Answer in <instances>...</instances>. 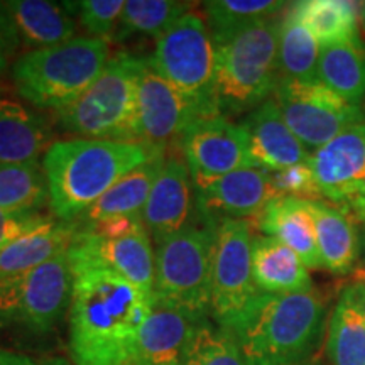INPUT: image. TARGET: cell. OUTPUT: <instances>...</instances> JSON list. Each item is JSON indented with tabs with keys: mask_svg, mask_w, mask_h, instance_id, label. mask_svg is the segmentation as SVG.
I'll return each instance as SVG.
<instances>
[{
	"mask_svg": "<svg viewBox=\"0 0 365 365\" xmlns=\"http://www.w3.org/2000/svg\"><path fill=\"white\" fill-rule=\"evenodd\" d=\"M73 272L70 354L75 365H134L153 296L102 264L68 252Z\"/></svg>",
	"mask_w": 365,
	"mask_h": 365,
	"instance_id": "cell-1",
	"label": "cell"
},
{
	"mask_svg": "<svg viewBox=\"0 0 365 365\" xmlns=\"http://www.w3.org/2000/svg\"><path fill=\"white\" fill-rule=\"evenodd\" d=\"M154 153L143 144L105 139L58 140L44 153L49 207L63 222H75L125 175Z\"/></svg>",
	"mask_w": 365,
	"mask_h": 365,
	"instance_id": "cell-2",
	"label": "cell"
},
{
	"mask_svg": "<svg viewBox=\"0 0 365 365\" xmlns=\"http://www.w3.org/2000/svg\"><path fill=\"white\" fill-rule=\"evenodd\" d=\"M328 299L303 293H261L234 336L252 365H299L317 352L328 325Z\"/></svg>",
	"mask_w": 365,
	"mask_h": 365,
	"instance_id": "cell-3",
	"label": "cell"
},
{
	"mask_svg": "<svg viewBox=\"0 0 365 365\" xmlns=\"http://www.w3.org/2000/svg\"><path fill=\"white\" fill-rule=\"evenodd\" d=\"M110 58L107 39L81 36L21 54L12 65V81L21 98L58 112L95 83Z\"/></svg>",
	"mask_w": 365,
	"mask_h": 365,
	"instance_id": "cell-4",
	"label": "cell"
},
{
	"mask_svg": "<svg viewBox=\"0 0 365 365\" xmlns=\"http://www.w3.org/2000/svg\"><path fill=\"white\" fill-rule=\"evenodd\" d=\"M279 22L252 24L217 44L215 98L223 117L252 112L279 83Z\"/></svg>",
	"mask_w": 365,
	"mask_h": 365,
	"instance_id": "cell-5",
	"label": "cell"
},
{
	"mask_svg": "<svg viewBox=\"0 0 365 365\" xmlns=\"http://www.w3.org/2000/svg\"><path fill=\"white\" fill-rule=\"evenodd\" d=\"M144 58L118 51L75 102L56 112L59 127L83 139L135 143L137 85Z\"/></svg>",
	"mask_w": 365,
	"mask_h": 365,
	"instance_id": "cell-6",
	"label": "cell"
},
{
	"mask_svg": "<svg viewBox=\"0 0 365 365\" xmlns=\"http://www.w3.org/2000/svg\"><path fill=\"white\" fill-rule=\"evenodd\" d=\"M217 225L200 220L158 242L153 301L196 318L212 317V262Z\"/></svg>",
	"mask_w": 365,
	"mask_h": 365,
	"instance_id": "cell-7",
	"label": "cell"
},
{
	"mask_svg": "<svg viewBox=\"0 0 365 365\" xmlns=\"http://www.w3.org/2000/svg\"><path fill=\"white\" fill-rule=\"evenodd\" d=\"M148 61L208 117L222 115L215 98L217 46L203 17L185 14L156 39Z\"/></svg>",
	"mask_w": 365,
	"mask_h": 365,
	"instance_id": "cell-8",
	"label": "cell"
},
{
	"mask_svg": "<svg viewBox=\"0 0 365 365\" xmlns=\"http://www.w3.org/2000/svg\"><path fill=\"white\" fill-rule=\"evenodd\" d=\"M73 272L68 252H63L0 281V327H21L36 335L49 333L71 304Z\"/></svg>",
	"mask_w": 365,
	"mask_h": 365,
	"instance_id": "cell-9",
	"label": "cell"
},
{
	"mask_svg": "<svg viewBox=\"0 0 365 365\" xmlns=\"http://www.w3.org/2000/svg\"><path fill=\"white\" fill-rule=\"evenodd\" d=\"M254 234L247 220L217 225L212 262V318L234 331L261 296L252 271Z\"/></svg>",
	"mask_w": 365,
	"mask_h": 365,
	"instance_id": "cell-10",
	"label": "cell"
},
{
	"mask_svg": "<svg viewBox=\"0 0 365 365\" xmlns=\"http://www.w3.org/2000/svg\"><path fill=\"white\" fill-rule=\"evenodd\" d=\"M282 118L308 150L330 143L349 127L365 122V112L328 90L319 80L279 78L274 90Z\"/></svg>",
	"mask_w": 365,
	"mask_h": 365,
	"instance_id": "cell-11",
	"label": "cell"
},
{
	"mask_svg": "<svg viewBox=\"0 0 365 365\" xmlns=\"http://www.w3.org/2000/svg\"><path fill=\"white\" fill-rule=\"evenodd\" d=\"M190 170L195 191L242 168L255 166L247 132L223 115L193 122L178 143Z\"/></svg>",
	"mask_w": 365,
	"mask_h": 365,
	"instance_id": "cell-12",
	"label": "cell"
},
{
	"mask_svg": "<svg viewBox=\"0 0 365 365\" xmlns=\"http://www.w3.org/2000/svg\"><path fill=\"white\" fill-rule=\"evenodd\" d=\"M208 117L193 100L164 80L144 58L137 85V137L153 150L178 144L198 118Z\"/></svg>",
	"mask_w": 365,
	"mask_h": 365,
	"instance_id": "cell-13",
	"label": "cell"
},
{
	"mask_svg": "<svg viewBox=\"0 0 365 365\" xmlns=\"http://www.w3.org/2000/svg\"><path fill=\"white\" fill-rule=\"evenodd\" d=\"M308 164L322 198L336 207H350L365 181V122L313 150Z\"/></svg>",
	"mask_w": 365,
	"mask_h": 365,
	"instance_id": "cell-14",
	"label": "cell"
},
{
	"mask_svg": "<svg viewBox=\"0 0 365 365\" xmlns=\"http://www.w3.org/2000/svg\"><path fill=\"white\" fill-rule=\"evenodd\" d=\"M271 202L274 195L269 171L257 166L242 168L195 191V212L210 225L223 220H257Z\"/></svg>",
	"mask_w": 365,
	"mask_h": 365,
	"instance_id": "cell-15",
	"label": "cell"
},
{
	"mask_svg": "<svg viewBox=\"0 0 365 365\" xmlns=\"http://www.w3.org/2000/svg\"><path fill=\"white\" fill-rule=\"evenodd\" d=\"M68 252L102 264L153 296L156 255L148 228L118 237L78 228Z\"/></svg>",
	"mask_w": 365,
	"mask_h": 365,
	"instance_id": "cell-16",
	"label": "cell"
},
{
	"mask_svg": "<svg viewBox=\"0 0 365 365\" xmlns=\"http://www.w3.org/2000/svg\"><path fill=\"white\" fill-rule=\"evenodd\" d=\"M193 212L195 188L185 158L166 153L163 170L143 210L150 239L158 244L188 227Z\"/></svg>",
	"mask_w": 365,
	"mask_h": 365,
	"instance_id": "cell-17",
	"label": "cell"
},
{
	"mask_svg": "<svg viewBox=\"0 0 365 365\" xmlns=\"http://www.w3.org/2000/svg\"><path fill=\"white\" fill-rule=\"evenodd\" d=\"M240 125L247 132L250 156L257 168L279 171L309 161L312 153L291 132L272 98L249 112Z\"/></svg>",
	"mask_w": 365,
	"mask_h": 365,
	"instance_id": "cell-18",
	"label": "cell"
},
{
	"mask_svg": "<svg viewBox=\"0 0 365 365\" xmlns=\"http://www.w3.org/2000/svg\"><path fill=\"white\" fill-rule=\"evenodd\" d=\"M203 319L182 309L153 301V308L140 330L134 365L181 364L191 336Z\"/></svg>",
	"mask_w": 365,
	"mask_h": 365,
	"instance_id": "cell-19",
	"label": "cell"
},
{
	"mask_svg": "<svg viewBox=\"0 0 365 365\" xmlns=\"http://www.w3.org/2000/svg\"><path fill=\"white\" fill-rule=\"evenodd\" d=\"M4 6L21 41L31 48H53L75 38L78 2L11 0Z\"/></svg>",
	"mask_w": 365,
	"mask_h": 365,
	"instance_id": "cell-20",
	"label": "cell"
},
{
	"mask_svg": "<svg viewBox=\"0 0 365 365\" xmlns=\"http://www.w3.org/2000/svg\"><path fill=\"white\" fill-rule=\"evenodd\" d=\"M255 222L264 235L272 237L289 247L308 269L323 271L317 227L307 200H274Z\"/></svg>",
	"mask_w": 365,
	"mask_h": 365,
	"instance_id": "cell-21",
	"label": "cell"
},
{
	"mask_svg": "<svg viewBox=\"0 0 365 365\" xmlns=\"http://www.w3.org/2000/svg\"><path fill=\"white\" fill-rule=\"evenodd\" d=\"M78 225L58 218H46L43 223L26 232L0 249V281L19 276L22 272L51 261L56 255L68 252Z\"/></svg>",
	"mask_w": 365,
	"mask_h": 365,
	"instance_id": "cell-22",
	"label": "cell"
},
{
	"mask_svg": "<svg viewBox=\"0 0 365 365\" xmlns=\"http://www.w3.org/2000/svg\"><path fill=\"white\" fill-rule=\"evenodd\" d=\"M317 227V240L323 271L335 276L352 274L360 252L359 223L345 208L328 202H309Z\"/></svg>",
	"mask_w": 365,
	"mask_h": 365,
	"instance_id": "cell-23",
	"label": "cell"
},
{
	"mask_svg": "<svg viewBox=\"0 0 365 365\" xmlns=\"http://www.w3.org/2000/svg\"><path fill=\"white\" fill-rule=\"evenodd\" d=\"M51 125L24 103L0 97V164L39 161L49 149Z\"/></svg>",
	"mask_w": 365,
	"mask_h": 365,
	"instance_id": "cell-24",
	"label": "cell"
},
{
	"mask_svg": "<svg viewBox=\"0 0 365 365\" xmlns=\"http://www.w3.org/2000/svg\"><path fill=\"white\" fill-rule=\"evenodd\" d=\"M252 271L261 293L289 294L313 289L308 267L293 250L272 237H254Z\"/></svg>",
	"mask_w": 365,
	"mask_h": 365,
	"instance_id": "cell-25",
	"label": "cell"
},
{
	"mask_svg": "<svg viewBox=\"0 0 365 365\" xmlns=\"http://www.w3.org/2000/svg\"><path fill=\"white\" fill-rule=\"evenodd\" d=\"M166 153L168 150L154 153L144 164L137 166L117 185H113L93 207H90L78 220H75L78 228L90 227L107 218L143 213L150 190L163 170Z\"/></svg>",
	"mask_w": 365,
	"mask_h": 365,
	"instance_id": "cell-26",
	"label": "cell"
},
{
	"mask_svg": "<svg viewBox=\"0 0 365 365\" xmlns=\"http://www.w3.org/2000/svg\"><path fill=\"white\" fill-rule=\"evenodd\" d=\"M318 80L345 102L365 98V44L360 38L319 46Z\"/></svg>",
	"mask_w": 365,
	"mask_h": 365,
	"instance_id": "cell-27",
	"label": "cell"
},
{
	"mask_svg": "<svg viewBox=\"0 0 365 365\" xmlns=\"http://www.w3.org/2000/svg\"><path fill=\"white\" fill-rule=\"evenodd\" d=\"M296 19L312 33L319 46L360 38V4L349 0H303L289 4Z\"/></svg>",
	"mask_w": 365,
	"mask_h": 365,
	"instance_id": "cell-28",
	"label": "cell"
},
{
	"mask_svg": "<svg viewBox=\"0 0 365 365\" xmlns=\"http://www.w3.org/2000/svg\"><path fill=\"white\" fill-rule=\"evenodd\" d=\"M325 352L330 365H365V318L345 287L328 317Z\"/></svg>",
	"mask_w": 365,
	"mask_h": 365,
	"instance_id": "cell-29",
	"label": "cell"
},
{
	"mask_svg": "<svg viewBox=\"0 0 365 365\" xmlns=\"http://www.w3.org/2000/svg\"><path fill=\"white\" fill-rule=\"evenodd\" d=\"M48 205L49 186L43 164H0V208L11 213H41Z\"/></svg>",
	"mask_w": 365,
	"mask_h": 365,
	"instance_id": "cell-30",
	"label": "cell"
},
{
	"mask_svg": "<svg viewBox=\"0 0 365 365\" xmlns=\"http://www.w3.org/2000/svg\"><path fill=\"white\" fill-rule=\"evenodd\" d=\"M279 75L284 80H318L319 43L287 7L279 22Z\"/></svg>",
	"mask_w": 365,
	"mask_h": 365,
	"instance_id": "cell-31",
	"label": "cell"
},
{
	"mask_svg": "<svg viewBox=\"0 0 365 365\" xmlns=\"http://www.w3.org/2000/svg\"><path fill=\"white\" fill-rule=\"evenodd\" d=\"M286 6L277 0H212L203 4L205 22L217 46L245 27L274 19Z\"/></svg>",
	"mask_w": 365,
	"mask_h": 365,
	"instance_id": "cell-32",
	"label": "cell"
},
{
	"mask_svg": "<svg viewBox=\"0 0 365 365\" xmlns=\"http://www.w3.org/2000/svg\"><path fill=\"white\" fill-rule=\"evenodd\" d=\"M188 12V4L175 0H129L110 41L122 43L132 36L159 39Z\"/></svg>",
	"mask_w": 365,
	"mask_h": 365,
	"instance_id": "cell-33",
	"label": "cell"
},
{
	"mask_svg": "<svg viewBox=\"0 0 365 365\" xmlns=\"http://www.w3.org/2000/svg\"><path fill=\"white\" fill-rule=\"evenodd\" d=\"M181 365H252L234 333L203 319L191 336Z\"/></svg>",
	"mask_w": 365,
	"mask_h": 365,
	"instance_id": "cell-34",
	"label": "cell"
},
{
	"mask_svg": "<svg viewBox=\"0 0 365 365\" xmlns=\"http://www.w3.org/2000/svg\"><path fill=\"white\" fill-rule=\"evenodd\" d=\"M274 200L296 198L307 202H322V195L314 182L313 171L308 163L296 164L279 171H269Z\"/></svg>",
	"mask_w": 365,
	"mask_h": 365,
	"instance_id": "cell-35",
	"label": "cell"
},
{
	"mask_svg": "<svg viewBox=\"0 0 365 365\" xmlns=\"http://www.w3.org/2000/svg\"><path fill=\"white\" fill-rule=\"evenodd\" d=\"M124 6V0H83L78 2V21L90 38L110 43Z\"/></svg>",
	"mask_w": 365,
	"mask_h": 365,
	"instance_id": "cell-36",
	"label": "cell"
},
{
	"mask_svg": "<svg viewBox=\"0 0 365 365\" xmlns=\"http://www.w3.org/2000/svg\"><path fill=\"white\" fill-rule=\"evenodd\" d=\"M49 218L44 213H11L0 208V249Z\"/></svg>",
	"mask_w": 365,
	"mask_h": 365,
	"instance_id": "cell-37",
	"label": "cell"
},
{
	"mask_svg": "<svg viewBox=\"0 0 365 365\" xmlns=\"http://www.w3.org/2000/svg\"><path fill=\"white\" fill-rule=\"evenodd\" d=\"M21 43L19 33H17L6 6L4 2H0V76L7 71Z\"/></svg>",
	"mask_w": 365,
	"mask_h": 365,
	"instance_id": "cell-38",
	"label": "cell"
},
{
	"mask_svg": "<svg viewBox=\"0 0 365 365\" xmlns=\"http://www.w3.org/2000/svg\"><path fill=\"white\" fill-rule=\"evenodd\" d=\"M0 365H71L63 357H33L12 350L0 349Z\"/></svg>",
	"mask_w": 365,
	"mask_h": 365,
	"instance_id": "cell-39",
	"label": "cell"
},
{
	"mask_svg": "<svg viewBox=\"0 0 365 365\" xmlns=\"http://www.w3.org/2000/svg\"><path fill=\"white\" fill-rule=\"evenodd\" d=\"M346 293L350 294V298L355 303V307L359 308V312L364 314L365 318V281H355L354 284L345 287Z\"/></svg>",
	"mask_w": 365,
	"mask_h": 365,
	"instance_id": "cell-40",
	"label": "cell"
},
{
	"mask_svg": "<svg viewBox=\"0 0 365 365\" xmlns=\"http://www.w3.org/2000/svg\"><path fill=\"white\" fill-rule=\"evenodd\" d=\"M359 234H360V252H359V262L354 271V276H355V281H365V222H359Z\"/></svg>",
	"mask_w": 365,
	"mask_h": 365,
	"instance_id": "cell-41",
	"label": "cell"
},
{
	"mask_svg": "<svg viewBox=\"0 0 365 365\" xmlns=\"http://www.w3.org/2000/svg\"><path fill=\"white\" fill-rule=\"evenodd\" d=\"M345 210L355 218V220H357V223L365 222V181H364L362 190H360L359 196L355 198V202L350 205V207H346Z\"/></svg>",
	"mask_w": 365,
	"mask_h": 365,
	"instance_id": "cell-42",
	"label": "cell"
},
{
	"mask_svg": "<svg viewBox=\"0 0 365 365\" xmlns=\"http://www.w3.org/2000/svg\"><path fill=\"white\" fill-rule=\"evenodd\" d=\"M360 21H362V26L365 31V2L360 4Z\"/></svg>",
	"mask_w": 365,
	"mask_h": 365,
	"instance_id": "cell-43",
	"label": "cell"
},
{
	"mask_svg": "<svg viewBox=\"0 0 365 365\" xmlns=\"http://www.w3.org/2000/svg\"><path fill=\"white\" fill-rule=\"evenodd\" d=\"M299 365H317V364H313V362H309V360H308V362H304V364H299Z\"/></svg>",
	"mask_w": 365,
	"mask_h": 365,
	"instance_id": "cell-44",
	"label": "cell"
},
{
	"mask_svg": "<svg viewBox=\"0 0 365 365\" xmlns=\"http://www.w3.org/2000/svg\"><path fill=\"white\" fill-rule=\"evenodd\" d=\"M168 365H181V364H168Z\"/></svg>",
	"mask_w": 365,
	"mask_h": 365,
	"instance_id": "cell-45",
	"label": "cell"
}]
</instances>
